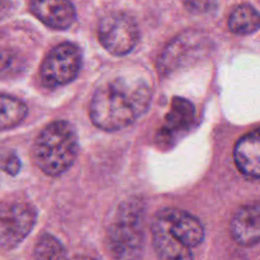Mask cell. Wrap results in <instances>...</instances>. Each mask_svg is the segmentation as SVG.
Instances as JSON below:
<instances>
[{"label":"cell","mask_w":260,"mask_h":260,"mask_svg":"<svg viewBox=\"0 0 260 260\" xmlns=\"http://www.w3.org/2000/svg\"><path fill=\"white\" fill-rule=\"evenodd\" d=\"M151 102L150 86L141 79L116 78L99 86L90 103V118L104 131H118L134 123Z\"/></svg>","instance_id":"6da1fadb"},{"label":"cell","mask_w":260,"mask_h":260,"mask_svg":"<svg viewBox=\"0 0 260 260\" xmlns=\"http://www.w3.org/2000/svg\"><path fill=\"white\" fill-rule=\"evenodd\" d=\"M79 152L78 134L68 121H56L48 124L33 146L35 162L50 177L65 173L75 161Z\"/></svg>","instance_id":"7a4b0ae2"},{"label":"cell","mask_w":260,"mask_h":260,"mask_svg":"<svg viewBox=\"0 0 260 260\" xmlns=\"http://www.w3.org/2000/svg\"><path fill=\"white\" fill-rule=\"evenodd\" d=\"M107 243L113 260H140L144 250V207L131 200L119 207L108 226Z\"/></svg>","instance_id":"3957f363"},{"label":"cell","mask_w":260,"mask_h":260,"mask_svg":"<svg viewBox=\"0 0 260 260\" xmlns=\"http://www.w3.org/2000/svg\"><path fill=\"white\" fill-rule=\"evenodd\" d=\"M213 42L210 36L201 30H187L170 41L157 61L161 75L168 76L193 65L210 55Z\"/></svg>","instance_id":"277c9868"},{"label":"cell","mask_w":260,"mask_h":260,"mask_svg":"<svg viewBox=\"0 0 260 260\" xmlns=\"http://www.w3.org/2000/svg\"><path fill=\"white\" fill-rule=\"evenodd\" d=\"M99 42L112 55L123 56L137 45L140 30L136 22L124 13H109L98 25Z\"/></svg>","instance_id":"5b68a950"},{"label":"cell","mask_w":260,"mask_h":260,"mask_svg":"<svg viewBox=\"0 0 260 260\" xmlns=\"http://www.w3.org/2000/svg\"><path fill=\"white\" fill-rule=\"evenodd\" d=\"M81 68V52L70 42L61 43L50 51L41 65V79L48 88L66 85L78 76Z\"/></svg>","instance_id":"8992f818"},{"label":"cell","mask_w":260,"mask_h":260,"mask_svg":"<svg viewBox=\"0 0 260 260\" xmlns=\"http://www.w3.org/2000/svg\"><path fill=\"white\" fill-rule=\"evenodd\" d=\"M37 212L27 203L0 206V250L19 245L35 228Z\"/></svg>","instance_id":"52a82bcc"},{"label":"cell","mask_w":260,"mask_h":260,"mask_svg":"<svg viewBox=\"0 0 260 260\" xmlns=\"http://www.w3.org/2000/svg\"><path fill=\"white\" fill-rule=\"evenodd\" d=\"M151 234L152 245L159 260H193L192 249L174 235L161 211L152 221Z\"/></svg>","instance_id":"ba28073f"},{"label":"cell","mask_w":260,"mask_h":260,"mask_svg":"<svg viewBox=\"0 0 260 260\" xmlns=\"http://www.w3.org/2000/svg\"><path fill=\"white\" fill-rule=\"evenodd\" d=\"M29 7L37 19L53 29H66L76 17L70 0H30Z\"/></svg>","instance_id":"9c48e42d"},{"label":"cell","mask_w":260,"mask_h":260,"mask_svg":"<svg viewBox=\"0 0 260 260\" xmlns=\"http://www.w3.org/2000/svg\"><path fill=\"white\" fill-rule=\"evenodd\" d=\"M231 235L241 246H253L260 241V203L243 206L231 218Z\"/></svg>","instance_id":"30bf717a"},{"label":"cell","mask_w":260,"mask_h":260,"mask_svg":"<svg viewBox=\"0 0 260 260\" xmlns=\"http://www.w3.org/2000/svg\"><path fill=\"white\" fill-rule=\"evenodd\" d=\"M161 213L167 217L174 235L185 245L193 249L202 243L205 239V229L198 218L177 208H165Z\"/></svg>","instance_id":"8fae6325"},{"label":"cell","mask_w":260,"mask_h":260,"mask_svg":"<svg viewBox=\"0 0 260 260\" xmlns=\"http://www.w3.org/2000/svg\"><path fill=\"white\" fill-rule=\"evenodd\" d=\"M234 159L241 174L260 178V128L240 139L235 146Z\"/></svg>","instance_id":"7c38bea8"},{"label":"cell","mask_w":260,"mask_h":260,"mask_svg":"<svg viewBox=\"0 0 260 260\" xmlns=\"http://www.w3.org/2000/svg\"><path fill=\"white\" fill-rule=\"evenodd\" d=\"M194 119V107L184 98H174L169 113L165 117V128L170 135L184 131L192 126Z\"/></svg>","instance_id":"4fadbf2b"},{"label":"cell","mask_w":260,"mask_h":260,"mask_svg":"<svg viewBox=\"0 0 260 260\" xmlns=\"http://www.w3.org/2000/svg\"><path fill=\"white\" fill-rule=\"evenodd\" d=\"M229 28L236 35H249L260 28V14L251 5L236 7L229 18Z\"/></svg>","instance_id":"5bb4252c"},{"label":"cell","mask_w":260,"mask_h":260,"mask_svg":"<svg viewBox=\"0 0 260 260\" xmlns=\"http://www.w3.org/2000/svg\"><path fill=\"white\" fill-rule=\"evenodd\" d=\"M25 103L14 96L0 94V131L17 127L27 117Z\"/></svg>","instance_id":"9a60e30c"},{"label":"cell","mask_w":260,"mask_h":260,"mask_svg":"<svg viewBox=\"0 0 260 260\" xmlns=\"http://www.w3.org/2000/svg\"><path fill=\"white\" fill-rule=\"evenodd\" d=\"M35 260H69L62 244L50 234H43L33 250Z\"/></svg>","instance_id":"2e32d148"},{"label":"cell","mask_w":260,"mask_h":260,"mask_svg":"<svg viewBox=\"0 0 260 260\" xmlns=\"http://www.w3.org/2000/svg\"><path fill=\"white\" fill-rule=\"evenodd\" d=\"M24 69L22 56L10 50H0V78L15 76Z\"/></svg>","instance_id":"e0dca14e"},{"label":"cell","mask_w":260,"mask_h":260,"mask_svg":"<svg viewBox=\"0 0 260 260\" xmlns=\"http://www.w3.org/2000/svg\"><path fill=\"white\" fill-rule=\"evenodd\" d=\"M184 7L193 14H205L212 12L217 5V0H183Z\"/></svg>","instance_id":"ac0fdd59"},{"label":"cell","mask_w":260,"mask_h":260,"mask_svg":"<svg viewBox=\"0 0 260 260\" xmlns=\"http://www.w3.org/2000/svg\"><path fill=\"white\" fill-rule=\"evenodd\" d=\"M19 168H20V162H19V160H18V157L14 156V155H13V156H10L4 165L5 172L10 175L17 174L18 170H19Z\"/></svg>","instance_id":"d6986e66"},{"label":"cell","mask_w":260,"mask_h":260,"mask_svg":"<svg viewBox=\"0 0 260 260\" xmlns=\"http://www.w3.org/2000/svg\"><path fill=\"white\" fill-rule=\"evenodd\" d=\"M9 5H10L9 0H0V14H2V13H4L5 10L9 8Z\"/></svg>","instance_id":"ffe728a7"},{"label":"cell","mask_w":260,"mask_h":260,"mask_svg":"<svg viewBox=\"0 0 260 260\" xmlns=\"http://www.w3.org/2000/svg\"><path fill=\"white\" fill-rule=\"evenodd\" d=\"M69 260H98L95 258H91V256H85V255H78V256H74V258L69 259Z\"/></svg>","instance_id":"44dd1931"}]
</instances>
